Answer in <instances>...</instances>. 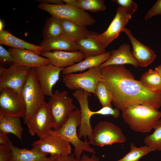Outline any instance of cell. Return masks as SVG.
<instances>
[{"label": "cell", "instance_id": "1", "mask_svg": "<svg viewBox=\"0 0 161 161\" xmlns=\"http://www.w3.org/2000/svg\"><path fill=\"white\" fill-rule=\"evenodd\" d=\"M101 81L111 92L112 103L123 110L134 104L146 105L158 110L161 106V93L151 91L134 79L123 65H109L101 68Z\"/></svg>", "mask_w": 161, "mask_h": 161}, {"label": "cell", "instance_id": "2", "mask_svg": "<svg viewBox=\"0 0 161 161\" xmlns=\"http://www.w3.org/2000/svg\"><path fill=\"white\" fill-rule=\"evenodd\" d=\"M125 122L137 132H148L161 118V112L146 105H130L122 111Z\"/></svg>", "mask_w": 161, "mask_h": 161}, {"label": "cell", "instance_id": "3", "mask_svg": "<svg viewBox=\"0 0 161 161\" xmlns=\"http://www.w3.org/2000/svg\"><path fill=\"white\" fill-rule=\"evenodd\" d=\"M81 122L80 110L76 109L69 115L65 123L59 129H51L49 132L55 134L71 143L74 147V154L76 160H80L83 151L95 154V149L91 147L86 138L84 141L78 137L77 128Z\"/></svg>", "mask_w": 161, "mask_h": 161}, {"label": "cell", "instance_id": "4", "mask_svg": "<svg viewBox=\"0 0 161 161\" xmlns=\"http://www.w3.org/2000/svg\"><path fill=\"white\" fill-rule=\"evenodd\" d=\"M21 94L26 108L24 123L36 113L45 101V95L37 79L34 68L31 69Z\"/></svg>", "mask_w": 161, "mask_h": 161}, {"label": "cell", "instance_id": "5", "mask_svg": "<svg viewBox=\"0 0 161 161\" xmlns=\"http://www.w3.org/2000/svg\"><path fill=\"white\" fill-rule=\"evenodd\" d=\"M53 118L54 130L59 129L67 121L70 114L77 108L72 98L64 90H56L47 102Z\"/></svg>", "mask_w": 161, "mask_h": 161}, {"label": "cell", "instance_id": "6", "mask_svg": "<svg viewBox=\"0 0 161 161\" xmlns=\"http://www.w3.org/2000/svg\"><path fill=\"white\" fill-rule=\"evenodd\" d=\"M38 8L47 12L52 16L71 20L86 27L92 26L96 22L89 14L70 4L54 5L40 3Z\"/></svg>", "mask_w": 161, "mask_h": 161}, {"label": "cell", "instance_id": "7", "mask_svg": "<svg viewBox=\"0 0 161 161\" xmlns=\"http://www.w3.org/2000/svg\"><path fill=\"white\" fill-rule=\"evenodd\" d=\"M101 69L96 67L81 73H72L64 75L62 81L65 86L72 90L81 89L95 95V90L101 80Z\"/></svg>", "mask_w": 161, "mask_h": 161}, {"label": "cell", "instance_id": "8", "mask_svg": "<svg viewBox=\"0 0 161 161\" xmlns=\"http://www.w3.org/2000/svg\"><path fill=\"white\" fill-rule=\"evenodd\" d=\"M126 138L121 129L108 121L99 122L93 129L90 144L103 147L119 143L125 142Z\"/></svg>", "mask_w": 161, "mask_h": 161}, {"label": "cell", "instance_id": "9", "mask_svg": "<svg viewBox=\"0 0 161 161\" xmlns=\"http://www.w3.org/2000/svg\"><path fill=\"white\" fill-rule=\"evenodd\" d=\"M31 69L14 63L7 68L0 65V89L8 88L21 93Z\"/></svg>", "mask_w": 161, "mask_h": 161}, {"label": "cell", "instance_id": "10", "mask_svg": "<svg viewBox=\"0 0 161 161\" xmlns=\"http://www.w3.org/2000/svg\"><path fill=\"white\" fill-rule=\"evenodd\" d=\"M25 102L21 93L8 88L0 89V116L24 118Z\"/></svg>", "mask_w": 161, "mask_h": 161}, {"label": "cell", "instance_id": "11", "mask_svg": "<svg viewBox=\"0 0 161 161\" xmlns=\"http://www.w3.org/2000/svg\"><path fill=\"white\" fill-rule=\"evenodd\" d=\"M29 133L31 135L37 134L39 139L45 137L52 128L54 123L49 105L45 102L35 114L25 123Z\"/></svg>", "mask_w": 161, "mask_h": 161}, {"label": "cell", "instance_id": "12", "mask_svg": "<svg viewBox=\"0 0 161 161\" xmlns=\"http://www.w3.org/2000/svg\"><path fill=\"white\" fill-rule=\"evenodd\" d=\"M31 145L32 147L47 155H69L71 154L70 143L50 132L42 138L34 141Z\"/></svg>", "mask_w": 161, "mask_h": 161}, {"label": "cell", "instance_id": "13", "mask_svg": "<svg viewBox=\"0 0 161 161\" xmlns=\"http://www.w3.org/2000/svg\"><path fill=\"white\" fill-rule=\"evenodd\" d=\"M131 17V15L119 6L115 16L108 28L102 33H95L94 35L95 39L106 48L118 37Z\"/></svg>", "mask_w": 161, "mask_h": 161}, {"label": "cell", "instance_id": "14", "mask_svg": "<svg viewBox=\"0 0 161 161\" xmlns=\"http://www.w3.org/2000/svg\"><path fill=\"white\" fill-rule=\"evenodd\" d=\"M91 95V93L81 89L75 90L72 94L73 96L78 102L80 109L81 122L78 133L80 139L87 137L90 140L93 134V129L90 122L91 110L89 106L88 98Z\"/></svg>", "mask_w": 161, "mask_h": 161}, {"label": "cell", "instance_id": "15", "mask_svg": "<svg viewBox=\"0 0 161 161\" xmlns=\"http://www.w3.org/2000/svg\"><path fill=\"white\" fill-rule=\"evenodd\" d=\"M64 68L51 64L34 68L37 78L45 96L51 97L52 95V87L59 80L60 73Z\"/></svg>", "mask_w": 161, "mask_h": 161}, {"label": "cell", "instance_id": "16", "mask_svg": "<svg viewBox=\"0 0 161 161\" xmlns=\"http://www.w3.org/2000/svg\"><path fill=\"white\" fill-rule=\"evenodd\" d=\"M17 65L32 68L50 64L47 58L36 52L26 49L10 48L8 49Z\"/></svg>", "mask_w": 161, "mask_h": 161}, {"label": "cell", "instance_id": "17", "mask_svg": "<svg viewBox=\"0 0 161 161\" xmlns=\"http://www.w3.org/2000/svg\"><path fill=\"white\" fill-rule=\"evenodd\" d=\"M41 55L47 58L50 64L58 67L65 68L74 65L85 58L79 51L69 52L53 51L43 52Z\"/></svg>", "mask_w": 161, "mask_h": 161}, {"label": "cell", "instance_id": "18", "mask_svg": "<svg viewBox=\"0 0 161 161\" xmlns=\"http://www.w3.org/2000/svg\"><path fill=\"white\" fill-rule=\"evenodd\" d=\"M122 32H125L131 44L132 53L139 66L145 67L151 64L157 55L151 48L139 41L133 35L131 30L126 27Z\"/></svg>", "mask_w": 161, "mask_h": 161}, {"label": "cell", "instance_id": "19", "mask_svg": "<svg viewBox=\"0 0 161 161\" xmlns=\"http://www.w3.org/2000/svg\"><path fill=\"white\" fill-rule=\"evenodd\" d=\"M8 143L12 151L9 161H55L59 156L56 155L47 157V155L32 147L30 150L20 149L15 146L9 138Z\"/></svg>", "mask_w": 161, "mask_h": 161}, {"label": "cell", "instance_id": "20", "mask_svg": "<svg viewBox=\"0 0 161 161\" xmlns=\"http://www.w3.org/2000/svg\"><path fill=\"white\" fill-rule=\"evenodd\" d=\"M38 46L43 48V52L79 51L77 42L63 34L52 38L44 39Z\"/></svg>", "mask_w": 161, "mask_h": 161}, {"label": "cell", "instance_id": "21", "mask_svg": "<svg viewBox=\"0 0 161 161\" xmlns=\"http://www.w3.org/2000/svg\"><path fill=\"white\" fill-rule=\"evenodd\" d=\"M111 57L109 59L101 64L100 68L109 65L131 64L135 67L139 66L131 50L130 45L125 43L120 46L116 49L111 52Z\"/></svg>", "mask_w": 161, "mask_h": 161}, {"label": "cell", "instance_id": "22", "mask_svg": "<svg viewBox=\"0 0 161 161\" xmlns=\"http://www.w3.org/2000/svg\"><path fill=\"white\" fill-rule=\"evenodd\" d=\"M110 52L86 58L84 60L73 65L64 68L62 71L64 75L81 72L88 69L99 66L111 57Z\"/></svg>", "mask_w": 161, "mask_h": 161}, {"label": "cell", "instance_id": "23", "mask_svg": "<svg viewBox=\"0 0 161 161\" xmlns=\"http://www.w3.org/2000/svg\"><path fill=\"white\" fill-rule=\"evenodd\" d=\"M0 44L11 47L12 48L26 49L32 51L39 55L43 51V48L19 39L11 34L8 31L0 30Z\"/></svg>", "mask_w": 161, "mask_h": 161}, {"label": "cell", "instance_id": "24", "mask_svg": "<svg viewBox=\"0 0 161 161\" xmlns=\"http://www.w3.org/2000/svg\"><path fill=\"white\" fill-rule=\"evenodd\" d=\"M60 22L62 34L76 42L88 37L92 32L86 26L71 20L60 19Z\"/></svg>", "mask_w": 161, "mask_h": 161}, {"label": "cell", "instance_id": "25", "mask_svg": "<svg viewBox=\"0 0 161 161\" xmlns=\"http://www.w3.org/2000/svg\"><path fill=\"white\" fill-rule=\"evenodd\" d=\"M95 33L92 32L88 37L77 42L79 51L84 54L85 58L95 56L106 52L102 45L95 39Z\"/></svg>", "mask_w": 161, "mask_h": 161}, {"label": "cell", "instance_id": "26", "mask_svg": "<svg viewBox=\"0 0 161 161\" xmlns=\"http://www.w3.org/2000/svg\"><path fill=\"white\" fill-rule=\"evenodd\" d=\"M23 130L20 117L0 116V132L12 134L21 140Z\"/></svg>", "mask_w": 161, "mask_h": 161}, {"label": "cell", "instance_id": "27", "mask_svg": "<svg viewBox=\"0 0 161 161\" xmlns=\"http://www.w3.org/2000/svg\"><path fill=\"white\" fill-rule=\"evenodd\" d=\"M66 4L72 5L85 11L92 12L103 11L106 9L103 0H63Z\"/></svg>", "mask_w": 161, "mask_h": 161}, {"label": "cell", "instance_id": "28", "mask_svg": "<svg viewBox=\"0 0 161 161\" xmlns=\"http://www.w3.org/2000/svg\"><path fill=\"white\" fill-rule=\"evenodd\" d=\"M139 81L149 90L161 93V76L155 70L149 69L145 72Z\"/></svg>", "mask_w": 161, "mask_h": 161}, {"label": "cell", "instance_id": "29", "mask_svg": "<svg viewBox=\"0 0 161 161\" xmlns=\"http://www.w3.org/2000/svg\"><path fill=\"white\" fill-rule=\"evenodd\" d=\"M62 35L60 19L52 16L46 20L42 31L44 39H48Z\"/></svg>", "mask_w": 161, "mask_h": 161}, {"label": "cell", "instance_id": "30", "mask_svg": "<svg viewBox=\"0 0 161 161\" xmlns=\"http://www.w3.org/2000/svg\"><path fill=\"white\" fill-rule=\"evenodd\" d=\"M130 151L123 157L116 161H139L143 156L154 151V149L145 145L138 147L134 143H131Z\"/></svg>", "mask_w": 161, "mask_h": 161}, {"label": "cell", "instance_id": "31", "mask_svg": "<svg viewBox=\"0 0 161 161\" xmlns=\"http://www.w3.org/2000/svg\"><path fill=\"white\" fill-rule=\"evenodd\" d=\"M95 96H97L102 107H112L113 97L107 86L101 81L97 85L95 90Z\"/></svg>", "mask_w": 161, "mask_h": 161}, {"label": "cell", "instance_id": "32", "mask_svg": "<svg viewBox=\"0 0 161 161\" xmlns=\"http://www.w3.org/2000/svg\"><path fill=\"white\" fill-rule=\"evenodd\" d=\"M154 131L144 139L145 145L153 148L154 151H161V119L154 127Z\"/></svg>", "mask_w": 161, "mask_h": 161}, {"label": "cell", "instance_id": "33", "mask_svg": "<svg viewBox=\"0 0 161 161\" xmlns=\"http://www.w3.org/2000/svg\"><path fill=\"white\" fill-rule=\"evenodd\" d=\"M120 110L117 108H113L112 107L105 106L96 111H91L90 114L91 117L94 115L99 114L103 115H112L114 118H118L120 115Z\"/></svg>", "mask_w": 161, "mask_h": 161}, {"label": "cell", "instance_id": "34", "mask_svg": "<svg viewBox=\"0 0 161 161\" xmlns=\"http://www.w3.org/2000/svg\"><path fill=\"white\" fill-rule=\"evenodd\" d=\"M114 2L125 10L129 14L132 15L137 10V5L136 3L132 0H114Z\"/></svg>", "mask_w": 161, "mask_h": 161}, {"label": "cell", "instance_id": "35", "mask_svg": "<svg viewBox=\"0 0 161 161\" xmlns=\"http://www.w3.org/2000/svg\"><path fill=\"white\" fill-rule=\"evenodd\" d=\"M14 63V59L10 52L0 45V63L1 66H10Z\"/></svg>", "mask_w": 161, "mask_h": 161}, {"label": "cell", "instance_id": "36", "mask_svg": "<svg viewBox=\"0 0 161 161\" xmlns=\"http://www.w3.org/2000/svg\"><path fill=\"white\" fill-rule=\"evenodd\" d=\"M160 14H161V0H158L147 12L144 19L147 20L154 16Z\"/></svg>", "mask_w": 161, "mask_h": 161}, {"label": "cell", "instance_id": "37", "mask_svg": "<svg viewBox=\"0 0 161 161\" xmlns=\"http://www.w3.org/2000/svg\"><path fill=\"white\" fill-rule=\"evenodd\" d=\"M11 154V149L9 143L0 145V161H9Z\"/></svg>", "mask_w": 161, "mask_h": 161}, {"label": "cell", "instance_id": "38", "mask_svg": "<svg viewBox=\"0 0 161 161\" xmlns=\"http://www.w3.org/2000/svg\"><path fill=\"white\" fill-rule=\"evenodd\" d=\"M37 1L40 3H45L51 5H60L65 4L63 0H37Z\"/></svg>", "mask_w": 161, "mask_h": 161}, {"label": "cell", "instance_id": "39", "mask_svg": "<svg viewBox=\"0 0 161 161\" xmlns=\"http://www.w3.org/2000/svg\"><path fill=\"white\" fill-rule=\"evenodd\" d=\"M76 161H100V159L94 154L89 157L88 155L83 154L80 160H76Z\"/></svg>", "mask_w": 161, "mask_h": 161}, {"label": "cell", "instance_id": "40", "mask_svg": "<svg viewBox=\"0 0 161 161\" xmlns=\"http://www.w3.org/2000/svg\"><path fill=\"white\" fill-rule=\"evenodd\" d=\"M74 154L69 155H59L55 161H76Z\"/></svg>", "mask_w": 161, "mask_h": 161}, {"label": "cell", "instance_id": "41", "mask_svg": "<svg viewBox=\"0 0 161 161\" xmlns=\"http://www.w3.org/2000/svg\"><path fill=\"white\" fill-rule=\"evenodd\" d=\"M9 137L6 133L0 132V145L8 144Z\"/></svg>", "mask_w": 161, "mask_h": 161}, {"label": "cell", "instance_id": "42", "mask_svg": "<svg viewBox=\"0 0 161 161\" xmlns=\"http://www.w3.org/2000/svg\"><path fill=\"white\" fill-rule=\"evenodd\" d=\"M155 70L161 76V64L156 67Z\"/></svg>", "mask_w": 161, "mask_h": 161}, {"label": "cell", "instance_id": "43", "mask_svg": "<svg viewBox=\"0 0 161 161\" xmlns=\"http://www.w3.org/2000/svg\"><path fill=\"white\" fill-rule=\"evenodd\" d=\"M0 30H3L2 28H3V24L2 23V21L0 20Z\"/></svg>", "mask_w": 161, "mask_h": 161}, {"label": "cell", "instance_id": "44", "mask_svg": "<svg viewBox=\"0 0 161 161\" xmlns=\"http://www.w3.org/2000/svg\"></svg>", "mask_w": 161, "mask_h": 161}]
</instances>
